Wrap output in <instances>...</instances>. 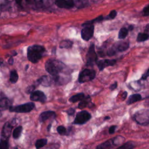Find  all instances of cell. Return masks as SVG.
Instances as JSON below:
<instances>
[{"mask_svg": "<svg viewBox=\"0 0 149 149\" xmlns=\"http://www.w3.org/2000/svg\"><path fill=\"white\" fill-rule=\"evenodd\" d=\"M125 141V138L121 136H118L111 139L97 146L95 149H111L113 146H116Z\"/></svg>", "mask_w": 149, "mask_h": 149, "instance_id": "4", "label": "cell"}, {"mask_svg": "<svg viewBox=\"0 0 149 149\" xmlns=\"http://www.w3.org/2000/svg\"><path fill=\"white\" fill-rule=\"evenodd\" d=\"M35 86H29V87H28L27 88V89H26V93H31L32 92H33L34 91V88H35Z\"/></svg>", "mask_w": 149, "mask_h": 149, "instance_id": "33", "label": "cell"}, {"mask_svg": "<svg viewBox=\"0 0 149 149\" xmlns=\"http://www.w3.org/2000/svg\"><path fill=\"white\" fill-rule=\"evenodd\" d=\"M47 144V140L46 139H40L36 141L35 143V147L37 149L43 147Z\"/></svg>", "mask_w": 149, "mask_h": 149, "instance_id": "26", "label": "cell"}, {"mask_svg": "<svg viewBox=\"0 0 149 149\" xmlns=\"http://www.w3.org/2000/svg\"><path fill=\"white\" fill-rule=\"evenodd\" d=\"M8 63L10 65H12L13 63V59L12 58H10L8 60Z\"/></svg>", "mask_w": 149, "mask_h": 149, "instance_id": "39", "label": "cell"}, {"mask_svg": "<svg viewBox=\"0 0 149 149\" xmlns=\"http://www.w3.org/2000/svg\"><path fill=\"white\" fill-rule=\"evenodd\" d=\"M55 116H56L55 112L54 111H44L40 115L38 120L40 122H44L47 119H48L49 118H54Z\"/></svg>", "mask_w": 149, "mask_h": 149, "instance_id": "16", "label": "cell"}, {"mask_svg": "<svg viewBox=\"0 0 149 149\" xmlns=\"http://www.w3.org/2000/svg\"><path fill=\"white\" fill-rule=\"evenodd\" d=\"M116 59H104L97 61L96 63L98 68L100 71L104 70L105 68L108 66H113L116 63Z\"/></svg>", "mask_w": 149, "mask_h": 149, "instance_id": "12", "label": "cell"}, {"mask_svg": "<svg viewBox=\"0 0 149 149\" xmlns=\"http://www.w3.org/2000/svg\"><path fill=\"white\" fill-rule=\"evenodd\" d=\"M133 29V25H130V26L128 27V30L132 31Z\"/></svg>", "mask_w": 149, "mask_h": 149, "instance_id": "41", "label": "cell"}, {"mask_svg": "<svg viewBox=\"0 0 149 149\" xmlns=\"http://www.w3.org/2000/svg\"><path fill=\"white\" fill-rule=\"evenodd\" d=\"M128 31V29L126 27L121 28L118 33V38L119 39H124L127 36Z\"/></svg>", "mask_w": 149, "mask_h": 149, "instance_id": "27", "label": "cell"}, {"mask_svg": "<svg viewBox=\"0 0 149 149\" xmlns=\"http://www.w3.org/2000/svg\"><path fill=\"white\" fill-rule=\"evenodd\" d=\"M148 77H149V69L142 75V76H141V79H143V80H146Z\"/></svg>", "mask_w": 149, "mask_h": 149, "instance_id": "34", "label": "cell"}, {"mask_svg": "<svg viewBox=\"0 0 149 149\" xmlns=\"http://www.w3.org/2000/svg\"><path fill=\"white\" fill-rule=\"evenodd\" d=\"M34 107L35 104L32 102H29L16 106H11L9 108V110L10 112H12L28 113L31 111Z\"/></svg>", "mask_w": 149, "mask_h": 149, "instance_id": "6", "label": "cell"}, {"mask_svg": "<svg viewBox=\"0 0 149 149\" xmlns=\"http://www.w3.org/2000/svg\"><path fill=\"white\" fill-rule=\"evenodd\" d=\"M136 147V144L133 141H128L122 144L116 149H133Z\"/></svg>", "mask_w": 149, "mask_h": 149, "instance_id": "23", "label": "cell"}, {"mask_svg": "<svg viewBox=\"0 0 149 149\" xmlns=\"http://www.w3.org/2000/svg\"><path fill=\"white\" fill-rule=\"evenodd\" d=\"M45 51V49L42 45L37 44L30 45L27 48V58L30 62L36 63L41 59Z\"/></svg>", "mask_w": 149, "mask_h": 149, "instance_id": "1", "label": "cell"}, {"mask_svg": "<svg viewBox=\"0 0 149 149\" xmlns=\"http://www.w3.org/2000/svg\"><path fill=\"white\" fill-rule=\"evenodd\" d=\"M95 71L94 69H85L79 74L78 81L80 83H84L93 80L95 77Z\"/></svg>", "mask_w": 149, "mask_h": 149, "instance_id": "7", "label": "cell"}, {"mask_svg": "<svg viewBox=\"0 0 149 149\" xmlns=\"http://www.w3.org/2000/svg\"><path fill=\"white\" fill-rule=\"evenodd\" d=\"M117 127V126L116 125H112L111 126L109 127V129H108V132H109V134H113L114 133L115 130H116V128Z\"/></svg>", "mask_w": 149, "mask_h": 149, "instance_id": "32", "label": "cell"}, {"mask_svg": "<svg viewBox=\"0 0 149 149\" xmlns=\"http://www.w3.org/2000/svg\"><path fill=\"white\" fill-rule=\"evenodd\" d=\"M15 125L13 124H12L11 123L7 122H6L2 127V132H1V137L4 138L6 139H8L10 136L11 132L13 128V126Z\"/></svg>", "mask_w": 149, "mask_h": 149, "instance_id": "13", "label": "cell"}, {"mask_svg": "<svg viewBox=\"0 0 149 149\" xmlns=\"http://www.w3.org/2000/svg\"><path fill=\"white\" fill-rule=\"evenodd\" d=\"M149 38V35L146 33H139L137 36V42H144L147 40Z\"/></svg>", "mask_w": 149, "mask_h": 149, "instance_id": "24", "label": "cell"}, {"mask_svg": "<svg viewBox=\"0 0 149 149\" xmlns=\"http://www.w3.org/2000/svg\"><path fill=\"white\" fill-rule=\"evenodd\" d=\"M141 99H142V97L140 94H132L129 96V97L128 98V100H127L126 103L127 105H130L136 102L140 101Z\"/></svg>", "mask_w": 149, "mask_h": 149, "instance_id": "18", "label": "cell"}, {"mask_svg": "<svg viewBox=\"0 0 149 149\" xmlns=\"http://www.w3.org/2000/svg\"><path fill=\"white\" fill-rule=\"evenodd\" d=\"M36 83L37 84H41L45 87H49L54 84V81L52 76H43L37 79Z\"/></svg>", "mask_w": 149, "mask_h": 149, "instance_id": "15", "label": "cell"}, {"mask_svg": "<svg viewBox=\"0 0 149 149\" xmlns=\"http://www.w3.org/2000/svg\"><path fill=\"white\" fill-rule=\"evenodd\" d=\"M142 15L143 16H149V4L146 6L142 10Z\"/></svg>", "mask_w": 149, "mask_h": 149, "instance_id": "30", "label": "cell"}, {"mask_svg": "<svg viewBox=\"0 0 149 149\" xmlns=\"http://www.w3.org/2000/svg\"><path fill=\"white\" fill-rule=\"evenodd\" d=\"M75 110L73 108H69L67 111H66V112L69 115H73L74 113Z\"/></svg>", "mask_w": 149, "mask_h": 149, "instance_id": "35", "label": "cell"}, {"mask_svg": "<svg viewBox=\"0 0 149 149\" xmlns=\"http://www.w3.org/2000/svg\"><path fill=\"white\" fill-rule=\"evenodd\" d=\"M26 1L27 2H30V0H26Z\"/></svg>", "mask_w": 149, "mask_h": 149, "instance_id": "45", "label": "cell"}, {"mask_svg": "<svg viewBox=\"0 0 149 149\" xmlns=\"http://www.w3.org/2000/svg\"><path fill=\"white\" fill-rule=\"evenodd\" d=\"M30 99L33 101H39L44 103L47 100V97L42 91L36 90L30 94Z\"/></svg>", "mask_w": 149, "mask_h": 149, "instance_id": "11", "label": "cell"}, {"mask_svg": "<svg viewBox=\"0 0 149 149\" xmlns=\"http://www.w3.org/2000/svg\"><path fill=\"white\" fill-rule=\"evenodd\" d=\"M134 120L139 125L146 126L149 124V109H143L133 115Z\"/></svg>", "mask_w": 149, "mask_h": 149, "instance_id": "3", "label": "cell"}, {"mask_svg": "<svg viewBox=\"0 0 149 149\" xmlns=\"http://www.w3.org/2000/svg\"><path fill=\"white\" fill-rule=\"evenodd\" d=\"M117 86H118V83L116 81H115L114 83L112 84L110 87H109V89L111 90V91H113L115 89H116L117 88Z\"/></svg>", "mask_w": 149, "mask_h": 149, "instance_id": "36", "label": "cell"}, {"mask_svg": "<svg viewBox=\"0 0 149 149\" xmlns=\"http://www.w3.org/2000/svg\"><path fill=\"white\" fill-rule=\"evenodd\" d=\"M15 1H16V2L18 5H20L22 0H15Z\"/></svg>", "mask_w": 149, "mask_h": 149, "instance_id": "42", "label": "cell"}, {"mask_svg": "<svg viewBox=\"0 0 149 149\" xmlns=\"http://www.w3.org/2000/svg\"><path fill=\"white\" fill-rule=\"evenodd\" d=\"M129 42L128 41H118L107 51V54L109 56H111L115 55L118 52L125 51L129 48Z\"/></svg>", "mask_w": 149, "mask_h": 149, "instance_id": "5", "label": "cell"}, {"mask_svg": "<svg viewBox=\"0 0 149 149\" xmlns=\"http://www.w3.org/2000/svg\"><path fill=\"white\" fill-rule=\"evenodd\" d=\"M56 130L58 132V133L60 134V135H62V136H63V135H67L68 133L67 132V129L66 128H65L64 126H59L57 127V129H56Z\"/></svg>", "mask_w": 149, "mask_h": 149, "instance_id": "28", "label": "cell"}, {"mask_svg": "<svg viewBox=\"0 0 149 149\" xmlns=\"http://www.w3.org/2000/svg\"><path fill=\"white\" fill-rule=\"evenodd\" d=\"M145 31L147 32L146 33H147V34L149 35V24H148L146 26Z\"/></svg>", "mask_w": 149, "mask_h": 149, "instance_id": "38", "label": "cell"}, {"mask_svg": "<svg viewBox=\"0 0 149 149\" xmlns=\"http://www.w3.org/2000/svg\"><path fill=\"white\" fill-rule=\"evenodd\" d=\"M11 101L7 98L4 97L1 98L0 101V109L1 111H4L9 108L12 106Z\"/></svg>", "mask_w": 149, "mask_h": 149, "instance_id": "17", "label": "cell"}, {"mask_svg": "<svg viewBox=\"0 0 149 149\" xmlns=\"http://www.w3.org/2000/svg\"><path fill=\"white\" fill-rule=\"evenodd\" d=\"M117 15V12L115 10H112L110 12L108 17L111 19H113Z\"/></svg>", "mask_w": 149, "mask_h": 149, "instance_id": "31", "label": "cell"}, {"mask_svg": "<svg viewBox=\"0 0 149 149\" xmlns=\"http://www.w3.org/2000/svg\"><path fill=\"white\" fill-rule=\"evenodd\" d=\"M8 139L2 138L1 139V149H8L9 148V143Z\"/></svg>", "mask_w": 149, "mask_h": 149, "instance_id": "29", "label": "cell"}, {"mask_svg": "<svg viewBox=\"0 0 149 149\" xmlns=\"http://www.w3.org/2000/svg\"><path fill=\"white\" fill-rule=\"evenodd\" d=\"M27 67H29V65H26V69H26V70H27Z\"/></svg>", "mask_w": 149, "mask_h": 149, "instance_id": "44", "label": "cell"}, {"mask_svg": "<svg viewBox=\"0 0 149 149\" xmlns=\"http://www.w3.org/2000/svg\"><path fill=\"white\" fill-rule=\"evenodd\" d=\"M110 118L109 116H106L104 118V120H107V119H109Z\"/></svg>", "mask_w": 149, "mask_h": 149, "instance_id": "43", "label": "cell"}, {"mask_svg": "<svg viewBox=\"0 0 149 149\" xmlns=\"http://www.w3.org/2000/svg\"><path fill=\"white\" fill-rule=\"evenodd\" d=\"M73 42L69 40H65L62 41L59 44V48H70L73 45Z\"/></svg>", "mask_w": 149, "mask_h": 149, "instance_id": "21", "label": "cell"}, {"mask_svg": "<svg viewBox=\"0 0 149 149\" xmlns=\"http://www.w3.org/2000/svg\"><path fill=\"white\" fill-rule=\"evenodd\" d=\"M23 130V127L22 126H19L16 127L13 131V137L14 139H17L20 137L22 132Z\"/></svg>", "mask_w": 149, "mask_h": 149, "instance_id": "25", "label": "cell"}, {"mask_svg": "<svg viewBox=\"0 0 149 149\" xmlns=\"http://www.w3.org/2000/svg\"><path fill=\"white\" fill-rule=\"evenodd\" d=\"M127 94V93L126 91H124V92H123V93L122 94V100H124L126 98Z\"/></svg>", "mask_w": 149, "mask_h": 149, "instance_id": "37", "label": "cell"}, {"mask_svg": "<svg viewBox=\"0 0 149 149\" xmlns=\"http://www.w3.org/2000/svg\"><path fill=\"white\" fill-rule=\"evenodd\" d=\"M51 126H52V124H51V123L49 124V125L47 126V130L48 132H49V131H50V129H51Z\"/></svg>", "mask_w": 149, "mask_h": 149, "instance_id": "40", "label": "cell"}, {"mask_svg": "<svg viewBox=\"0 0 149 149\" xmlns=\"http://www.w3.org/2000/svg\"><path fill=\"white\" fill-rule=\"evenodd\" d=\"M91 101V98L89 95L85 96V97L80 101L79 104H78V108L80 109H82L88 106Z\"/></svg>", "mask_w": 149, "mask_h": 149, "instance_id": "19", "label": "cell"}, {"mask_svg": "<svg viewBox=\"0 0 149 149\" xmlns=\"http://www.w3.org/2000/svg\"><path fill=\"white\" fill-rule=\"evenodd\" d=\"M19 79V76L17 72L15 70H12L10 72V77L9 80L11 83H16Z\"/></svg>", "mask_w": 149, "mask_h": 149, "instance_id": "22", "label": "cell"}, {"mask_svg": "<svg viewBox=\"0 0 149 149\" xmlns=\"http://www.w3.org/2000/svg\"><path fill=\"white\" fill-rule=\"evenodd\" d=\"M85 97V95L83 93H78L77 94H75L73 96H72L69 99V101L71 102H76L77 101H80Z\"/></svg>", "mask_w": 149, "mask_h": 149, "instance_id": "20", "label": "cell"}, {"mask_svg": "<svg viewBox=\"0 0 149 149\" xmlns=\"http://www.w3.org/2000/svg\"><path fill=\"white\" fill-rule=\"evenodd\" d=\"M87 63L90 65H93L97 61V55L95 51L94 44H91L89 47L87 55Z\"/></svg>", "mask_w": 149, "mask_h": 149, "instance_id": "10", "label": "cell"}, {"mask_svg": "<svg viewBox=\"0 0 149 149\" xmlns=\"http://www.w3.org/2000/svg\"><path fill=\"white\" fill-rule=\"evenodd\" d=\"M65 67L66 66L63 63L55 59H48L45 64L46 71L51 76L58 75L65 69Z\"/></svg>", "mask_w": 149, "mask_h": 149, "instance_id": "2", "label": "cell"}, {"mask_svg": "<svg viewBox=\"0 0 149 149\" xmlns=\"http://www.w3.org/2000/svg\"><path fill=\"white\" fill-rule=\"evenodd\" d=\"M91 118V114L87 111H81L77 113L73 121L75 125H83L88 122Z\"/></svg>", "mask_w": 149, "mask_h": 149, "instance_id": "8", "label": "cell"}, {"mask_svg": "<svg viewBox=\"0 0 149 149\" xmlns=\"http://www.w3.org/2000/svg\"><path fill=\"white\" fill-rule=\"evenodd\" d=\"M56 5L62 9H69L74 6V3L72 0H56Z\"/></svg>", "mask_w": 149, "mask_h": 149, "instance_id": "14", "label": "cell"}, {"mask_svg": "<svg viewBox=\"0 0 149 149\" xmlns=\"http://www.w3.org/2000/svg\"><path fill=\"white\" fill-rule=\"evenodd\" d=\"M83 25L85 26L81 30V36L83 40L88 41L93 36L94 26L93 24H83Z\"/></svg>", "mask_w": 149, "mask_h": 149, "instance_id": "9", "label": "cell"}]
</instances>
